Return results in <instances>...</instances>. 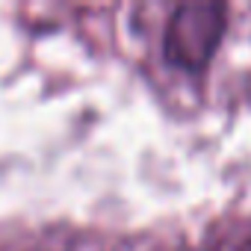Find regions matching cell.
<instances>
[{
    "label": "cell",
    "mask_w": 251,
    "mask_h": 251,
    "mask_svg": "<svg viewBox=\"0 0 251 251\" xmlns=\"http://www.w3.org/2000/svg\"><path fill=\"white\" fill-rule=\"evenodd\" d=\"M227 30V6L225 3H183L172 12L163 33V53L172 68L186 74H201Z\"/></svg>",
    "instance_id": "cell-1"
}]
</instances>
